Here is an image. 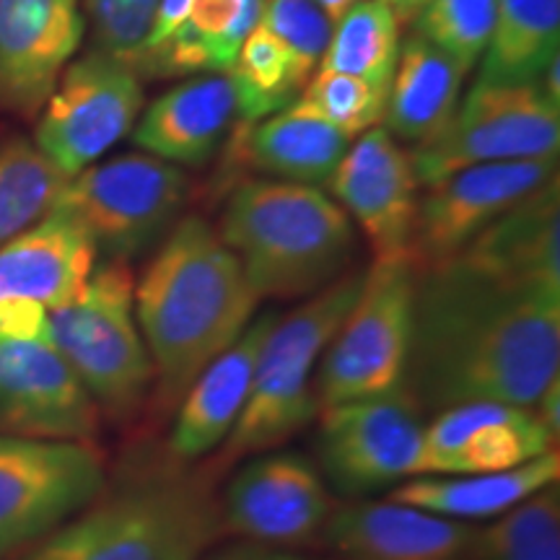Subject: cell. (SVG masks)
Segmentation results:
<instances>
[{
  "mask_svg": "<svg viewBox=\"0 0 560 560\" xmlns=\"http://www.w3.org/2000/svg\"><path fill=\"white\" fill-rule=\"evenodd\" d=\"M560 482L558 450L503 472L420 475L392 490L389 501L431 511L457 522H486L506 514L537 490Z\"/></svg>",
  "mask_w": 560,
  "mask_h": 560,
  "instance_id": "obj_26",
  "label": "cell"
},
{
  "mask_svg": "<svg viewBox=\"0 0 560 560\" xmlns=\"http://www.w3.org/2000/svg\"><path fill=\"white\" fill-rule=\"evenodd\" d=\"M200 560H310V558L301 556L299 550H285V548H272V545L236 540L231 545H223V548H219V550H208Z\"/></svg>",
  "mask_w": 560,
  "mask_h": 560,
  "instance_id": "obj_38",
  "label": "cell"
},
{
  "mask_svg": "<svg viewBox=\"0 0 560 560\" xmlns=\"http://www.w3.org/2000/svg\"><path fill=\"white\" fill-rule=\"evenodd\" d=\"M363 272L366 270H348L327 289L272 322L257 359L247 405L219 454L206 462L215 478L236 462L278 450L317 418V363L359 296Z\"/></svg>",
  "mask_w": 560,
  "mask_h": 560,
  "instance_id": "obj_5",
  "label": "cell"
},
{
  "mask_svg": "<svg viewBox=\"0 0 560 560\" xmlns=\"http://www.w3.org/2000/svg\"><path fill=\"white\" fill-rule=\"evenodd\" d=\"M380 3L387 5L392 11V16L397 19V24H412L418 19V13L431 3V0H380Z\"/></svg>",
  "mask_w": 560,
  "mask_h": 560,
  "instance_id": "obj_39",
  "label": "cell"
},
{
  "mask_svg": "<svg viewBox=\"0 0 560 560\" xmlns=\"http://www.w3.org/2000/svg\"><path fill=\"white\" fill-rule=\"evenodd\" d=\"M276 317L278 314L268 312L252 319L242 338L223 350L213 363H208L198 380L187 387L174 408L172 431L164 450L166 462L192 467L221 450L247 405L257 359Z\"/></svg>",
  "mask_w": 560,
  "mask_h": 560,
  "instance_id": "obj_20",
  "label": "cell"
},
{
  "mask_svg": "<svg viewBox=\"0 0 560 560\" xmlns=\"http://www.w3.org/2000/svg\"><path fill=\"white\" fill-rule=\"evenodd\" d=\"M255 122L240 125V153L255 172L296 185H322L350 149V138L325 117L293 102Z\"/></svg>",
  "mask_w": 560,
  "mask_h": 560,
  "instance_id": "obj_24",
  "label": "cell"
},
{
  "mask_svg": "<svg viewBox=\"0 0 560 560\" xmlns=\"http://www.w3.org/2000/svg\"><path fill=\"white\" fill-rule=\"evenodd\" d=\"M400 30L402 26L380 0H359L332 26L330 45L319 68L355 75L387 91L400 58Z\"/></svg>",
  "mask_w": 560,
  "mask_h": 560,
  "instance_id": "obj_29",
  "label": "cell"
},
{
  "mask_svg": "<svg viewBox=\"0 0 560 560\" xmlns=\"http://www.w3.org/2000/svg\"><path fill=\"white\" fill-rule=\"evenodd\" d=\"M418 270L408 255L374 260L314 374L317 405L363 400L405 387Z\"/></svg>",
  "mask_w": 560,
  "mask_h": 560,
  "instance_id": "obj_7",
  "label": "cell"
},
{
  "mask_svg": "<svg viewBox=\"0 0 560 560\" xmlns=\"http://www.w3.org/2000/svg\"><path fill=\"white\" fill-rule=\"evenodd\" d=\"M140 109V75L94 47L62 70L37 115L34 143L70 179L130 136Z\"/></svg>",
  "mask_w": 560,
  "mask_h": 560,
  "instance_id": "obj_12",
  "label": "cell"
},
{
  "mask_svg": "<svg viewBox=\"0 0 560 560\" xmlns=\"http://www.w3.org/2000/svg\"><path fill=\"white\" fill-rule=\"evenodd\" d=\"M470 560H560V482L475 532Z\"/></svg>",
  "mask_w": 560,
  "mask_h": 560,
  "instance_id": "obj_30",
  "label": "cell"
},
{
  "mask_svg": "<svg viewBox=\"0 0 560 560\" xmlns=\"http://www.w3.org/2000/svg\"><path fill=\"white\" fill-rule=\"evenodd\" d=\"M317 467L340 495L361 501L418 478L425 410L408 387L319 412Z\"/></svg>",
  "mask_w": 560,
  "mask_h": 560,
  "instance_id": "obj_11",
  "label": "cell"
},
{
  "mask_svg": "<svg viewBox=\"0 0 560 560\" xmlns=\"http://www.w3.org/2000/svg\"><path fill=\"white\" fill-rule=\"evenodd\" d=\"M332 511L317 462L299 452L257 454L219 499L221 535L285 550L322 540Z\"/></svg>",
  "mask_w": 560,
  "mask_h": 560,
  "instance_id": "obj_14",
  "label": "cell"
},
{
  "mask_svg": "<svg viewBox=\"0 0 560 560\" xmlns=\"http://www.w3.org/2000/svg\"><path fill=\"white\" fill-rule=\"evenodd\" d=\"M102 423L52 338L0 340V436L96 444Z\"/></svg>",
  "mask_w": 560,
  "mask_h": 560,
  "instance_id": "obj_15",
  "label": "cell"
},
{
  "mask_svg": "<svg viewBox=\"0 0 560 560\" xmlns=\"http://www.w3.org/2000/svg\"><path fill=\"white\" fill-rule=\"evenodd\" d=\"M107 486L100 444L0 436V560L45 540Z\"/></svg>",
  "mask_w": 560,
  "mask_h": 560,
  "instance_id": "obj_10",
  "label": "cell"
},
{
  "mask_svg": "<svg viewBox=\"0 0 560 560\" xmlns=\"http://www.w3.org/2000/svg\"><path fill=\"white\" fill-rule=\"evenodd\" d=\"M219 478L164 457L70 516L21 560H200L219 542Z\"/></svg>",
  "mask_w": 560,
  "mask_h": 560,
  "instance_id": "obj_3",
  "label": "cell"
},
{
  "mask_svg": "<svg viewBox=\"0 0 560 560\" xmlns=\"http://www.w3.org/2000/svg\"><path fill=\"white\" fill-rule=\"evenodd\" d=\"M187 192L179 166L151 153H122L70 177L52 210L79 223L107 260L130 262L164 242Z\"/></svg>",
  "mask_w": 560,
  "mask_h": 560,
  "instance_id": "obj_8",
  "label": "cell"
},
{
  "mask_svg": "<svg viewBox=\"0 0 560 560\" xmlns=\"http://www.w3.org/2000/svg\"><path fill=\"white\" fill-rule=\"evenodd\" d=\"M478 527L397 501L335 506L322 542L340 560H470Z\"/></svg>",
  "mask_w": 560,
  "mask_h": 560,
  "instance_id": "obj_19",
  "label": "cell"
},
{
  "mask_svg": "<svg viewBox=\"0 0 560 560\" xmlns=\"http://www.w3.org/2000/svg\"><path fill=\"white\" fill-rule=\"evenodd\" d=\"M558 439L532 408L506 402H462L425 418L420 475L503 472L556 452Z\"/></svg>",
  "mask_w": 560,
  "mask_h": 560,
  "instance_id": "obj_17",
  "label": "cell"
},
{
  "mask_svg": "<svg viewBox=\"0 0 560 560\" xmlns=\"http://www.w3.org/2000/svg\"><path fill=\"white\" fill-rule=\"evenodd\" d=\"M257 304L219 231L202 215L174 223L136 278V317L153 363L149 412L161 420L174 412L202 369L242 338Z\"/></svg>",
  "mask_w": 560,
  "mask_h": 560,
  "instance_id": "obj_2",
  "label": "cell"
},
{
  "mask_svg": "<svg viewBox=\"0 0 560 560\" xmlns=\"http://www.w3.org/2000/svg\"><path fill=\"white\" fill-rule=\"evenodd\" d=\"M560 380V293L459 262L418 272L405 387L425 416L462 402L532 408Z\"/></svg>",
  "mask_w": 560,
  "mask_h": 560,
  "instance_id": "obj_1",
  "label": "cell"
},
{
  "mask_svg": "<svg viewBox=\"0 0 560 560\" xmlns=\"http://www.w3.org/2000/svg\"><path fill=\"white\" fill-rule=\"evenodd\" d=\"M327 185L348 219L359 223L374 260L408 255L420 185L400 140L384 128L366 130L346 151Z\"/></svg>",
  "mask_w": 560,
  "mask_h": 560,
  "instance_id": "obj_16",
  "label": "cell"
},
{
  "mask_svg": "<svg viewBox=\"0 0 560 560\" xmlns=\"http://www.w3.org/2000/svg\"><path fill=\"white\" fill-rule=\"evenodd\" d=\"M244 122L229 73L192 75L161 94L132 128L138 149L182 166H202Z\"/></svg>",
  "mask_w": 560,
  "mask_h": 560,
  "instance_id": "obj_21",
  "label": "cell"
},
{
  "mask_svg": "<svg viewBox=\"0 0 560 560\" xmlns=\"http://www.w3.org/2000/svg\"><path fill=\"white\" fill-rule=\"evenodd\" d=\"M537 83H540L542 94L548 96L556 107H560V55H556V58L548 62V68L542 70V75L537 79Z\"/></svg>",
  "mask_w": 560,
  "mask_h": 560,
  "instance_id": "obj_40",
  "label": "cell"
},
{
  "mask_svg": "<svg viewBox=\"0 0 560 560\" xmlns=\"http://www.w3.org/2000/svg\"><path fill=\"white\" fill-rule=\"evenodd\" d=\"M260 24L276 37L306 81L317 73L332 37V21L317 0H265Z\"/></svg>",
  "mask_w": 560,
  "mask_h": 560,
  "instance_id": "obj_35",
  "label": "cell"
},
{
  "mask_svg": "<svg viewBox=\"0 0 560 560\" xmlns=\"http://www.w3.org/2000/svg\"><path fill=\"white\" fill-rule=\"evenodd\" d=\"M50 332L104 420L132 425L149 412L153 363L138 327L130 262L96 265L79 299L50 310Z\"/></svg>",
  "mask_w": 560,
  "mask_h": 560,
  "instance_id": "obj_6",
  "label": "cell"
},
{
  "mask_svg": "<svg viewBox=\"0 0 560 560\" xmlns=\"http://www.w3.org/2000/svg\"><path fill=\"white\" fill-rule=\"evenodd\" d=\"M262 11L265 0H192L185 24L206 50L210 73H229Z\"/></svg>",
  "mask_w": 560,
  "mask_h": 560,
  "instance_id": "obj_34",
  "label": "cell"
},
{
  "mask_svg": "<svg viewBox=\"0 0 560 560\" xmlns=\"http://www.w3.org/2000/svg\"><path fill=\"white\" fill-rule=\"evenodd\" d=\"M495 11L499 0H431L412 21V32L470 70L486 52Z\"/></svg>",
  "mask_w": 560,
  "mask_h": 560,
  "instance_id": "obj_32",
  "label": "cell"
},
{
  "mask_svg": "<svg viewBox=\"0 0 560 560\" xmlns=\"http://www.w3.org/2000/svg\"><path fill=\"white\" fill-rule=\"evenodd\" d=\"M190 3L192 0H159L140 60H143L145 52H151L153 47H159L161 42L170 37V34L177 32V26L185 24L187 13H190ZM140 60H138V66H140ZM138 66H136V73H138Z\"/></svg>",
  "mask_w": 560,
  "mask_h": 560,
  "instance_id": "obj_37",
  "label": "cell"
},
{
  "mask_svg": "<svg viewBox=\"0 0 560 560\" xmlns=\"http://www.w3.org/2000/svg\"><path fill=\"white\" fill-rule=\"evenodd\" d=\"M223 244L262 299H310L346 276L355 249L353 221L314 185L247 179L223 206Z\"/></svg>",
  "mask_w": 560,
  "mask_h": 560,
  "instance_id": "obj_4",
  "label": "cell"
},
{
  "mask_svg": "<svg viewBox=\"0 0 560 560\" xmlns=\"http://www.w3.org/2000/svg\"><path fill=\"white\" fill-rule=\"evenodd\" d=\"M229 75L240 91L244 122H257L289 107L306 86V79L293 66L291 55L262 24H257L244 39Z\"/></svg>",
  "mask_w": 560,
  "mask_h": 560,
  "instance_id": "obj_31",
  "label": "cell"
},
{
  "mask_svg": "<svg viewBox=\"0 0 560 560\" xmlns=\"http://www.w3.org/2000/svg\"><path fill=\"white\" fill-rule=\"evenodd\" d=\"M96 50L136 70L159 0H81Z\"/></svg>",
  "mask_w": 560,
  "mask_h": 560,
  "instance_id": "obj_36",
  "label": "cell"
},
{
  "mask_svg": "<svg viewBox=\"0 0 560 560\" xmlns=\"http://www.w3.org/2000/svg\"><path fill=\"white\" fill-rule=\"evenodd\" d=\"M83 34L81 0H0V109L37 120Z\"/></svg>",
  "mask_w": 560,
  "mask_h": 560,
  "instance_id": "obj_18",
  "label": "cell"
},
{
  "mask_svg": "<svg viewBox=\"0 0 560 560\" xmlns=\"http://www.w3.org/2000/svg\"><path fill=\"white\" fill-rule=\"evenodd\" d=\"M94 242L79 223L50 210L32 229L0 244V304L30 299L60 310L79 299L96 268Z\"/></svg>",
  "mask_w": 560,
  "mask_h": 560,
  "instance_id": "obj_23",
  "label": "cell"
},
{
  "mask_svg": "<svg viewBox=\"0 0 560 560\" xmlns=\"http://www.w3.org/2000/svg\"><path fill=\"white\" fill-rule=\"evenodd\" d=\"M465 73L467 70L452 55L412 32L400 45V58L392 73L384 130L405 143H429L457 112Z\"/></svg>",
  "mask_w": 560,
  "mask_h": 560,
  "instance_id": "obj_25",
  "label": "cell"
},
{
  "mask_svg": "<svg viewBox=\"0 0 560 560\" xmlns=\"http://www.w3.org/2000/svg\"><path fill=\"white\" fill-rule=\"evenodd\" d=\"M68 177L21 132L0 136V244L39 223L58 202Z\"/></svg>",
  "mask_w": 560,
  "mask_h": 560,
  "instance_id": "obj_28",
  "label": "cell"
},
{
  "mask_svg": "<svg viewBox=\"0 0 560 560\" xmlns=\"http://www.w3.org/2000/svg\"><path fill=\"white\" fill-rule=\"evenodd\" d=\"M560 107L540 83L475 81L446 128L410 151L418 185L475 164L558 159Z\"/></svg>",
  "mask_w": 560,
  "mask_h": 560,
  "instance_id": "obj_9",
  "label": "cell"
},
{
  "mask_svg": "<svg viewBox=\"0 0 560 560\" xmlns=\"http://www.w3.org/2000/svg\"><path fill=\"white\" fill-rule=\"evenodd\" d=\"M558 179V159L475 164L420 187L410 260L418 272L450 262L480 231Z\"/></svg>",
  "mask_w": 560,
  "mask_h": 560,
  "instance_id": "obj_13",
  "label": "cell"
},
{
  "mask_svg": "<svg viewBox=\"0 0 560 560\" xmlns=\"http://www.w3.org/2000/svg\"><path fill=\"white\" fill-rule=\"evenodd\" d=\"M558 45L560 0H499L478 81H537L558 55Z\"/></svg>",
  "mask_w": 560,
  "mask_h": 560,
  "instance_id": "obj_27",
  "label": "cell"
},
{
  "mask_svg": "<svg viewBox=\"0 0 560 560\" xmlns=\"http://www.w3.org/2000/svg\"><path fill=\"white\" fill-rule=\"evenodd\" d=\"M299 102H304L306 107L353 140L376 128V122L382 120L387 91L371 86L355 75L319 68L301 89Z\"/></svg>",
  "mask_w": 560,
  "mask_h": 560,
  "instance_id": "obj_33",
  "label": "cell"
},
{
  "mask_svg": "<svg viewBox=\"0 0 560 560\" xmlns=\"http://www.w3.org/2000/svg\"><path fill=\"white\" fill-rule=\"evenodd\" d=\"M558 179L509 210L452 257L501 283L560 293Z\"/></svg>",
  "mask_w": 560,
  "mask_h": 560,
  "instance_id": "obj_22",
  "label": "cell"
}]
</instances>
